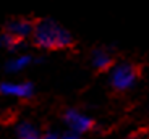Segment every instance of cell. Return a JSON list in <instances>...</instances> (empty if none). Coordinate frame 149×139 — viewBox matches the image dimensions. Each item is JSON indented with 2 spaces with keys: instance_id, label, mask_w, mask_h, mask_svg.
Returning <instances> with one entry per match:
<instances>
[{
  "instance_id": "obj_3",
  "label": "cell",
  "mask_w": 149,
  "mask_h": 139,
  "mask_svg": "<svg viewBox=\"0 0 149 139\" xmlns=\"http://www.w3.org/2000/svg\"><path fill=\"white\" fill-rule=\"evenodd\" d=\"M34 29V21L29 18H23V16H18V18H11L7 21L5 24V33L10 34L11 37H15L16 41L23 42L24 39L31 37Z\"/></svg>"
},
{
  "instance_id": "obj_1",
  "label": "cell",
  "mask_w": 149,
  "mask_h": 139,
  "mask_svg": "<svg viewBox=\"0 0 149 139\" xmlns=\"http://www.w3.org/2000/svg\"><path fill=\"white\" fill-rule=\"evenodd\" d=\"M31 37L39 49L44 50L68 49L74 42L73 34L54 18H41L34 21V29Z\"/></svg>"
},
{
  "instance_id": "obj_4",
  "label": "cell",
  "mask_w": 149,
  "mask_h": 139,
  "mask_svg": "<svg viewBox=\"0 0 149 139\" xmlns=\"http://www.w3.org/2000/svg\"><path fill=\"white\" fill-rule=\"evenodd\" d=\"M0 94L16 99H29L34 94V86L29 81H3L0 83Z\"/></svg>"
},
{
  "instance_id": "obj_11",
  "label": "cell",
  "mask_w": 149,
  "mask_h": 139,
  "mask_svg": "<svg viewBox=\"0 0 149 139\" xmlns=\"http://www.w3.org/2000/svg\"><path fill=\"white\" fill-rule=\"evenodd\" d=\"M41 139H58V134H57V133H54V131H49V133H45Z\"/></svg>"
},
{
  "instance_id": "obj_2",
  "label": "cell",
  "mask_w": 149,
  "mask_h": 139,
  "mask_svg": "<svg viewBox=\"0 0 149 139\" xmlns=\"http://www.w3.org/2000/svg\"><path fill=\"white\" fill-rule=\"evenodd\" d=\"M139 71L130 62L113 63L109 70V83L115 91H128L136 84Z\"/></svg>"
},
{
  "instance_id": "obj_9",
  "label": "cell",
  "mask_w": 149,
  "mask_h": 139,
  "mask_svg": "<svg viewBox=\"0 0 149 139\" xmlns=\"http://www.w3.org/2000/svg\"><path fill=\"white\" fill-rule=\"evenodd\" d=\"M19 45H21V42L16 41L15 37H11L10 34H7L5 31L0 34V47H3L7 50H16Z\"/></svg>"
},
{
  "instance_id": "obj_7",
  "label": "cell",
  "mask_w": 149,
  "mask_h": 139,
  "mask_svg": "<svg viewBox=\"0 0 149 139\" xmlns=\"http://www.w3.org/2000/svg\"><path fill=\"white\" fill-rule=\"evenodd\" d=\"M34 63V57L31 53H18V55L8 58L5 63V71L7 73H19L26 70L29 65Z\"/></svg>"
},
{
  "instance_id": "obj_10",
  "label": "cell",
  "mask_w": 149,
  "mask_h": 139,
  "mask_svg": "<svg viewBox=\"0 0 149 139\" xmlns=\"http://www.w3.org/2000/svg\"><path fill=\"white\" fill-rule=\"evenodd\" d=\"M58 139H79V136L78 134H74V133H67V134H62V136H58Z\"/></svg>"
},
{
  "instance_id": "obj_8",
  "label": "cell",
  "mask_w": 149,
  "mask_h": 139,
  "mask_svg": "<svg viewBox=\"0 0 149 139\" xmlns=\"http://www.w3.org/2000/svg\"><path fill=\"white\" fill-rule=\"evenodd\" d=\"M16 134H18V139H41L37 128L29 121L19 123L16 128Z\"/></svg>"
},
{
  "instance_id": "obj_5",
  "label": "cell",
  "mask_w": 149,
  "mask_h": 139,
  "mask_svg": "<svg viewBox=\"0 0 149 139\" xmlns=\"http://www.w3.org/2000/svg\"><path fill=\"white\" fill-rule=\"evenodd\" d=\"M63 118H65L67 126L70 128V131L74 133V134L89 131V129L93 128V123H94L93 118H89L88 115H84V113L78 112V110H74V109L67 110Z\"/></svg>"
},
{
  "instance_id": "obj_6",
  "label": "cell",
  "mask_w": 149,
  "mask_h": 139,
  "mask_svg": "<svg viewBox=\"0 0 149 139\" xmlns=\"http://www.w3.org/2000/svg\"><path fill=\"white\" fill-rule=\"evenodd\" d=\"M91 63L96 70L104 71V70H110V66L113 65V57L104 47H97L91 52Z\"/></svg>"
}]
</instances>
